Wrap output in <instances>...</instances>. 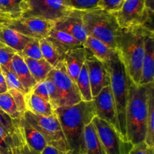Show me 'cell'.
<instances>
[{"mask_svg": "<svg viewBox=\"0 0 154 154\" xmlns=\"http://www.w3.org/2000/svg\"><path fill=\"white\" fill-rule=\"evenodd\" d=\"M67 144L66 154H85L84 129L96 116L93 101L54 110Z\"/></svg>", "mask_w": 154, "mask_h": 154, "instance_id": "cell-1", "label": "cell"}, {"mask_svg": "<svg viewBox=\"0 0 154 154\" xmlns=\"http://www.w3.org/2000/svg\"><path fill=\"white\" fill-rule=\"evenodd\" d=\"M153 29L144 25L119 28L116 35V49L124 65L128 75L138 85L141 75L145 38L153 34Z\"/></svg>", "mask_w": 154, "mask_h": 154, "instance_id": "cell-2", "label": "cell"}, {"mask_svg": "<svg viewBox=\"0 0 154 154\" xmlns=\"http://www.w3.org/2000/svg\"><path fill=\"white\" fill-rule=\"evenodd\" d=\"M154 83L137 85L131 80L126 120L127 140L133 145L144 141L147 132L148 102Z\"/></svg>", "mask_w": 154, "mask_h": 154, "instance_id": "cell-3", "label": "cell"}, {"mask_svg": "<svg viewBox=\"0 0 154 154\" xmlns=\"http://www.w3.org/2000/svg\"><path fill=\"white\" fill-rule=\"evenodd\" d=\"M104 64L108 69L110 75V86L117 110L119 132L123 139L129 141L126 134V112L131 79L119 56L115 60L108 63H104Z\"/></svg>", "mask_w": 154, "mask_h": 154, "instance_id": "cell-4", "label": "cell"}, {"mask_svg": "<svg viewBox=\"0 0 154 154\" xmlns=\"http://www.w3.org/2000/svg\"><path fill=\"white\" fill-rule=\"evenodd\" d=\"M84 27L88 36L95 38L110 48L116 49V35L119 24L115 14L102 9L81 11Z\"/></svg>", "mask_w": 154, "mask_h": 154, "instance_id": "cell-5", "label": "cell"}, {"mask_svg": "<svg viewBox=\"0 0 154 154\" xmlns=\"http://www.w3.org/2000/svg\"><path fill=\"white\" fill-rule=\"evenodd\" d=\"M72 11L70 0H23L21 17L56 22Z\"/></svg>", "mask_w": 154, "mask_h": 154, "instance_id": "cell-6", "label": "cell"}, {"mask_svg": "<svg viewBox=\"0 0 154 154\" xmlns=\"http://www.w3.org/2000/svg\"><path fill=\"white\" fill-rule=\"evenodd\" d=\"M23 117L33 128L43 135L48 145L55 147L66 154L68 151L67 144L61 125L55 113L45 117L36 115L26 111L24 113Z\"/></svg>", "mask_w": 154, "mask_h": 154, "instance_id": "cell-7", "label": "cell"}, {"mask_svg": "<svg viewBox=\"0 0 154 154\" xmlns=\"http://www.w3.org/2000/svg\"><path fill=\"white\" fill-rule=\"evenodd\" d=\"M47 78H50L57 87L60 107L72 106L82 102L77 84L67 74L63 60L53 68Z\"/></svg>", "mask_w": 154, "mask_h": 154, "instance_id": "cell-8", "label": "cell"}, {"mask_svg": "<svg viewBox=\"0 0 154 154\" xmlns=\"http://www.w3.org/2000/svg\"><path fill=\"white\" fill-rule=\"evenodd\" d=\"M93 123L96 126L100 142L105 154H129L133 147L130 141L123 139L120 132L105 120L95 116Z\"/></svg>", "mask_w": 154, "mask_h": 154, "instance_id": "cell-9", "label": "cell"}, {"mask_svg": "<svg viewBox=\"0 0 154 154\" xmlns=\"http://www.w3.org/2000/svg\"><path fill=\"white\" fill-rule=\"evenodd\" d=\"M115 16L120 28L144 25L153 29V14L147 11L145 0H125Z\"/></svg>", "mask_w": 154, "mask_h": 154, "instance_id": "cell-10", "label": "cell"}, {"mask_svg": "<svg viewBox=\"0 0 154 154\" xmlns=\"http://www.w3.org/2000/svg\"><path fill=\"white\" fill-rule=\"evenodd\" d=\"M0 23L29 38L42 39L48 37L50 31L54 28V22L36 17H20L0 18Z\"/></svg>", "mask_w": 154, "mask_h": 154, "instance_id": "cell-11", "label": "cell"}, {"mask_svg": "<svg viewBox=\"0 0 154 154\" xmlns=\"http://www.w3.org/2000/svg\"><path fill=\"white\" fill-rule=\"evenodd\" d=\"M96 116L114 126L119 132L117 110L111 86L104 87L100 93L93 98Z\"/></svg>", "mask_w": 154, "mask_h": 154, "instance_id": "cell-12", "label": "cell"}, {"mask_svg": "<svg viewBox=\"0 0 154 154\" xmlns=\"http://www.w3.org/2000/svg\"><path fill=\"white\" fill-rule=\"evenodd\" d=\"M85 63L88 69L92 96L94 98L104 87L110 85L109 72L104 63L99 61L91 54H87Z\"/></svg>", "mask_w": 154, "mask_h": 154, "instance_id": "cell-13", "label": "cell"}, {"mask_svg": "<svg viewBox=\"0 0 154 154\" xmlns=\"http://www.w3.org/2000/svg\"><path fill=\"white\" fill-rule=\"evenodd\" d=\"M54 28L71 35L82 45L88 37L83 23L81 11L73 9L69 15L54 22Z\"/></svg>", "mask_w": 154, "mask_h": 154, "instance_id": "cell-14", "label": "cell"}, {"mask_svg": "<svg viewBox=\"0 0 154 154\" xmlns=\"http://www.w3.org/2000/svg\"><path fill=\"white\" fill-rule=\"evenodd\" d=\"M88 51L83 47L69 50L63 56V62L71 79L76 84L78 75L85 63Z\"/></svg>", "mask_w": 154, "mask_h": 154, "instance_id": "cell-15", "label": "cell"}, {"mask_svg": "<svg viewBox=\"0 0 154 154\" xmlns=\"http://www.w3.org/2000/svg\"><path fill=\"white\" fill-rule=\"evenodd\" d=\"M154 81V33L150 34L144 42V54L141 67L139 84L144 85Z\"/></svg>", "mask_w": 154, "mask_h": 154, "instance_id": "cell-16", "label": "cell"}, {"mask_svg": "<svg viewBox=\"0 0 154 154\" xmlns=\"http://www.w3.org/2000/svg\"><path fill=\"white\" fill-rule=\"evenodd\" d=\"M83 46L93 57L102 63H108L118 57L117 50L110 48L101 41L91 36L87 38Z\"/></svg>", "mask_w": 154, "mask_h": 154, "instance_id": "cell-17", "label": "cell"}, {"mask_svg": "<svg viewBox=\"0 0 154 154\" xmlns=\"http://www.w3.org/2000/svg\"><path fill=\"white\" fill-rule=\"evenodd\" d=\"M47 38L51 41L63 58L64 54L69 50L83 47V45L71 35L54 28L51 29Z\"/></svg>", "mask_w": 154, "mask_h": 154, "instance_id": "cell-18", "label": "cell"}, {"mask_svg": "<svg viewBox=\"0 0 154 154\" xmlns=\"http://www.w3.org/2000/svg\"><path fill=\"white\" fill-rule=\"evenodd\" d=\"M11 67L12 71L16 74L22 84L26 94L29 93L37 82L32 76L23 57H21L18 53H16L12 58Z\"/></svg>", "mask_w": 154, "mask_h": 154, "instance_id": "cell-19", "label": "cell"}, {"mask_svg": "<svg viewBox=\"0 0 154 154\" xmlns=\"http://www.w3.org/2000/svg\"><path fill=\"white\" fill-rule=\"evenodd\" d=\"M33 39L0 23V42L15 50L17 53H20L26 45Z\"/></svg>", "mask_w": 154, "mask_h": 154, "instance_id": "cell-20", "label": "cell"}, {"mask_svg": "<svg viewBox=\"0 0 154 154\" xmlns=\"http://www.w3.org/2000/svg\"><path fill=\"white\" fill-rule=\"evenodd\" d=\"M20 126L22 127L23 136L26 144L32 150L41 153L48 146L46 140L43 135L33 128L23 116L20 119Z\"/></svg>", "mask_w": 154, "mask_h": 154, "instance_id": "cell-21", "label": "cell"}, {"mask_svg": "<svg viewBox=\"0 0 154 154\" xmlns=\"http://www.w3.org/2000/svg\"><path fill=\"white\" fill-rule=\"evenodd\" d=\"M26 111L41 116H51L54 114V109L50 102L42 99L32 92L25 95Z\"/></svg>", "mask_w": 154, "mask_h": 154, "instance_id": "cell-22", "label": "cell"}, {"mask_svg": "<svg viewBox=\"0 0 154 154\" xmlns=\"http://www.w3.org/2000/svg\"><path fill=\"white\" fill-rule=\"evenodd\" d=\"M85 154H105L93 121L84 129Z\"/></svg>", "mask_w": 154, "mask_h": 154, "instance_id": "cell-23", "label": "cell"}, {"mask_svg": "<svg viewBox=\"0 0 154 154\" xmlns=\"http://www.w3.org/2000/svg\"><path fill=\"white\" fill-rule=\"evenodd\" d=\"M0 127L7 131L8 133L13 137L21 145L26 144L23 139L20 120H14L9 117L0 108Z\"/></svg>", "mask_w": 154, "mask_h": 154, "instance_id": "cell-24", "label": "cell"}, {"mask_svg": "<svg viewBox=\"0 0 154 154\" xmlns=\"http://www.w3.org/2000/svg\"><path fill=\"white\" fill-rule=\"evenodd\" d=\"M23 59L28 66L32 76L37 83L45 81L48 74L54 68L43 58L41 60H33L26 57Z\"/></svg>", "mask_w": 154, "mask_h": 154, "instance_id": "cell-25", "label": "cell"}, {"mask_svg": "<svg viewBox=\"0 0 154 154\" xmlns=\"http://www.w3.org/2000/svg\"><path fill=\"white\" fill-rule=\"evenodd\" d=\"M23 145L18 143L7 131L0 127V153L20 154Z\"/></svg>", "mask_w": 154, "mask_h": 154, "instance_id": "cell-26", "label": "cell"}, {"mask_svg": "<svg viewBox=\"0 0 154 154\" xmlns=\"http://www.w3.org/2000/svg\"><path fill=\"white\" fill-rule=\"evenodd\" d=\"M39 45L43 59L53 67L57 66L59 62L63 60V57L60 55L57 48L47 38L39 39Z\"/></svg>", "mask_w": 154, "mask_h": 154, "instance_id": "cell-27", "label": "cell"}, {"mask_svg": "<svg viewBox=\"0 0 154 154\" xmlns=\"http://www.w3.org/2000/svg\"><path fill=\"white\" fill-rule=\"evenodd\" d=\"M76 84L83 102L93 101L90 79H89L88 75V69H87L86 63H84L81 72H80Z\"/></svg>", "mask_w": 154, "mask_h": 154, "instance_id": "cell-28", "label": "cell"}, {"mask_svg": "<svg viewBox=\"0 0 154 154\" xmlns=\"http://www.w3.org/2000/svg\"><path fill=\"white\" fill-rule=\"evenodd\" d=\"M154 88L150 91L148 102V114L147 120V132L144 142L148 147L154 148Z\"/></svg>", "mask_w": 154, "mask_h": 154, "instance_id": "cell-29", "label": "cell"}, {"mask_svg": "<svg viewBox=\"0 0 154 154\" xmlns=\"http://www.w3.org/2000/svg\"><path fill=\"white\" fill-rule=\"evenodd\" d=\"M0 108L14 120H20L23 116L18 111L14 101L8 91L0 93Z\"/></svg>", "mask_w": 154, "mask_h": 154, "instance_id": "cell-30", "label": "cell"}, {"mask_svg": "<svg viewBox=\"0 0 154 154\" xmlns=\"http://www.w3.org/2000/svg\"><path fill=\"white\" fill-rule=\"evenodd\" d=\"M23 0H0V9L9 18H18L22 16Z\"/></svg>", "mask_w": 154, "mask_h": 154, "instance_id": "cell-31", "label": "cell"}, {"mask_svg": "<svg viewBox=\"0 0 154 154\" xmlns=\"http://www.w3.org/2000/svg\"><path fill=\"white\" fill-rule=\"evenodd\" d=\"M18 54L23 58L26 57L33 60H41L43 58L39 45V39H33L32 42L26 45L20 53Z\"/></svg>", "mask_w": 154, "mask_h": 154, "instance_id": "cell-32", "label": "cell"}, {"mask_svg": "<svg viewBox=\"0 0 154 154\" xmlns=\"http://www.w3.org/2000/svg\"><path fill=\"white\" fill-rule=\"evenodd\" d=\"M0 69H1L3 75H4L8 90H16L20 92H22L23 93L26 94L25 90H24L22 84H20L17 76L16 74L13 71L8 70V69H5L4 67H0Z\"/></svg>", "mask_w": 154, "mask_h": 154, "instance_id": "cell-33", "label": "cell"}, {"mask_svg": "<svg viewBox=\"0 0 154 154\" xmlns=\"http://www.w3.org/2000/svg\"><path fill=\"white\" fill-rule=\"evenodd\" d=\"M17 52L15 50L2 45L0 46V67L12 70L11 60Z\"/></svg>", "mask_w": 154, "mask_h": 154, "instance_id": "cell-34", "label": "cell"}, {"mask_svg": "<svg viewBox=\"0 0 154 154\" xmlns=\"http://www.w3.org/2000/svg\"><path fill=\"white\" fill-rule=\"evenodd\" d=\"M99 2L100 0H70L72 9L81 11L99 8Z\"/></svg>", "mask_w": 154, "mask_h": 154, "instance_id": "cell-35", "label": "cell"}, {"mask_svg": "<svg viewBox=\"0 0 154 154\" xmlns=\"http://www.w3.org/2000/svg\"><path fill=\"white\" fill-rule=\"evenodd\" d=\"M47 89H48V95H49V102L52 105L54 110L60 108V97H59L58 91L54 83L50 78H46L45 80Z\"/></svg>", "mask_w": 154, "mask_h": 154, "instance_id": "cell-36", "label": "cell"}, {"mask_svg": "<svg viewBox=\"0 0 154 154\" xmlns=\"http://www.w3.org/2000/svg\"><path fill=\"white\" fill-rule=\"evenodd\" d=\"M8 91L9 93L11 95L18 111H19L22 115H23L24 113L26 111V107L25 100L26 94L23 93L22 92H20L16 90H8Z\"/></svg>", "mask_w": 154, "mask_h": 154, "instance_id": "cell-37", "label": "cell"}, {"mask_svg": "<svg viewBox=\"0 0 154 154\" xmlns=\"http://www.w3.org/2000/svg\"><path fill=\"white\" fill-rule=\"evenodd\" d=\"M125 0H100L99 8L111 13H116L120 9Z\"/></svg>", "mask_w": 154, "mask_h": 154, "instance_id": "cell-38", "label": "cell"}, {"mask_svg": "<svg viewBox=\"0 0 154 154\" xmlns=\"http://www.w3.org/2000/svg\"><path fill=\"white\" fill-rule=\"evenodd\" d=\"M30 92L35 94L36 96H39L42 99L49 102V95H48V89H47L45 81L38 82Z\"/></svg>", "mask_w": 154, "mask_h": 154, "instance_id": "cell-39", "label": "cell"}, {"mask_svg": "<svg viewBox=\"0 0 154 154\" xmlns=\"http://www.w3.org/2000/svg\"><path fill=\"white\" fill-rule=\"evenodd\" d=\"M129 154H154V148L148 147L144 141L133 146Z\"/></svg>", "mask_w": 154, "mask_h": 154, "instance_id": "cell-40", "label": "cell"}, {"mask_svg": "<svg viewBox=\"0 0 154 154\" xmlns=\"http://www.w3.org/2000/svg\"><path fill=\"white\" fill-rule=\"evenodd\" d=\"M41 154H66L63 152L60 151L58 149L55 148L54 147H51V146L48 145L45 149L43 150V151L41 153Z\"/></svg>", "mask_w": 154, "mask_h": 154, "instance_id": "cell-41", "label": "cell"}, {"mask_svg": "<svg viewBox=\"0 0 154 154\" xmlns=\"http://www.w3.org/2000/svg\"><path fill=\"white\" fill-rule=\"evenodd\" d=\"M20 153L21 154H41V153H38V152L35 151V150H32V149H30L29 147L26 145V144H24L23 147H22Z\"/></svg>", "mask_w": 154, "mask_h": 154, "instance_id": "cell-42", "label": "cell"}, {"mask_svg": "<svg viewBox=\"0 0 154 154\" xmlns=\"http://www.w3.org/2000/svg\"><path fill=\"white\" fill-rule=\"evenodd\" d=\"M0 87H2V88L5 89V90H8L5 80L4 75H3V74H2V72L1 69H0Z\"/></svg>", "mask_w": 154, "mask_h": 154, "instance_id": "cell-43", "label": "cell"}, {"mask_svg": "<svg viewBox=\"0 0 154 154\" xmlns=\"http://www.w3.org/2000/svg\"><path fill=\"white\" fill-rule=\"evenodd\" d=\"M0 18H9V17L0 9Z\"/></svg>", "mask_w": 154, "mask_h": 154, "instance_id": "cell-44", "label": "cell"}, {"mask_svg": "<svg viewBox=\"0 0 154 154\" xmlns=\"http://www.w3.org/2000/svg\"><path fill=\"white\" fill-rule=\"evenodd\" d=\"M6 91H8V90H5V89H3L2 87H0V93H5V92H6Z\"/></svg>", "mask_w": 154, "mask_h": 154, "instance_id": "cell-45", "label": "cell"}, {"mask_svg": "<svg viewBox=\"0 0 154 154\" xmlns=\"http://www.w3.org/2000/svg\"><path fill=\"white\" fill-rule=\"evenodd\" d=\"M3 44L2 43H1V42H0V46H1V45H2Z\"/></svg>", "mask_w": 154, "mask_h": 154, "instance_id": "cell-46", "label": "cell"}, {"mask_svg": "<svg viewBox=\"0 0 154 154\" xmlns=\"http://www.w3.org/2000/svg\"><path fill=\"white\" fill-rule=\"evenodd\" d=\"M20 154H21V153H20Z\"/></svg>", "mask_w": 154, "mask_h": 154, "instance_id": "cell-47", "label": "cell"}, {"mask_svg": "<svg viewBox=\"0 0 154 154\" xmlns=\"http://www.w3.org/2000/svg\"><path fill=\"white\" fill-rule=\"evenodd\" d=\"M0 154H1V153H0Z\"/></svg>", "mask_w": 154, "mask_h": 154, "instance_id": "cell-48", "label": "cell"}]
</instances>
